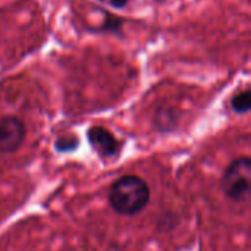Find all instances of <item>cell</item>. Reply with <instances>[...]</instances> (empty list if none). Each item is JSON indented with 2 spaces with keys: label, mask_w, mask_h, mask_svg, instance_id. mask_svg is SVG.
Returning <instances> with one entry per match:
<instances>
[{
  "label": "cell",
  "mask_w": 251,
  "mask_h": 251,
  "mask_svg": "<svg viewBox=\"0 0 251 251\" xmlns=\"http://www.w3.org/2000/svg\"><path fill=\"white\" fill-rule=\"evenodd\" d=\"M150 201L149 184L137 175H125L116 179L109 191L112 209L124 216H134L146 209Z\"/></svg>",
  "instance_id": "1"
},
{
  "label": "cell",
  "mask_w": 251,
  "mask_h": 251,
  "mask_svg": "<svg viewBox=\"0 0 251 251\" xmlns=\"http://www.w3.org/2000/svg\"><path fill=\"white\" fill-rule=\"evenodd\" d=\"M100 1H104V3H107L109 6L116 7V9H122V7H125L126 3H128V0H100Z\"/></svg>",
  "instance_id": "7"
},
{
  "label": "cell",
  "mask_w": 251,
  "mask_h": 251,
  "mask_svg": "<svg viewBox=\"0 0 251 251\" xmlns=\"http://www.w3.org/2000/svg\"><path fill=\"white\" fill-rule=\"evenodd\" d=\"M222 191L232 201H247L251 193V160L244 156L235 159L222 176Z\"/></svg>",
  "instance_id": "2"
},
{
  "label": "cell",
  "mask_w": 251,
  "mask_h": 251,
  "mask_svg": "<svg viewBox=\"0 0 251 251\" xmlns=\"http://www.w3.org/2000/svg\"><path fill=\"white\" fill-rule=\"evenodd\" d=\"M25 125L16 116L0 118V154L15 153L25 140Z\"/></svg>",
  "instance_id": "3"
},
{
  "label": "cell",
  "mask_w": 251,
  "mask_h": 251,
  "mask_svg": "<svg viewBox=\"0 0 251 251\" xmlns=\"http://www.w3.org/2000/svg\"><path fill=\"white\" fill-rule=\"evenodd\" d=\"M156 1H163V0H156Z\"/></svg>",
  "instance_id": "8"
},
{
  "label": "cell",
  "mask_w": 251,
  "mask_h": 251,
  "mask_svg": "<svg viewBox=\"0 0 251 251\" xmlns=\"http://www.w3.org/2000/svg\"><path fill=\"white\" fill-rule=\"evenodd\" d=\"M231 107L237 113H247L251 107L250 90H243V91L237 93L231 100Z\"/></svg>",
  "instance_id": "5"
},
{
  "label": "cell",
  "mask_w": 251,
  "mask_h": 251,
  "mask_svg": "<svg viewBox=\"0 0 251 251\" xmlns=\"http://www.w3.org/2000/svg\"><path fill=\"white\" fill-rule=\"evenodd\" d=\"M119 26H121V19L115 18L113 15H107V19L104 21V29L116 31V29H119Z\"/></svg>",
  "instance_id": "6"
},
{
  "label": "cell",
  "mask_w": 251,
  "mask_h": 251,
  "mask_svg": "<svg viewBox=\"0 0 251 251\" xmlns=\"http://www.w3.org/2000/svg\"><path fill=\"white\" fill-rule=\"evenodd\" d=\"M87 135H88L90 144L101 157L110 159V157H116L119 154L121 144L116 140V137L110 131H107L106 128L93 126L88 129Z\"/></svg>",
  "instance_id": "4"
}]
</instances>
